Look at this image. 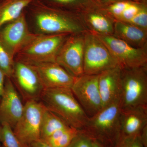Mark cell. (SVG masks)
<instances>
[{
    "label": "cell",
    "mask_w": 147,
    "mask_h": 147,
    "mask_svg": "<svg viewBox=\"0 0 147 147\" xmlns=\"http://www.w3.org/2000/svg\"><path fill=\"white\" fill-rule=\"evenodd\" d=\"M30 6L38 28L44 34H77L88 31L80 13L52 7L40 0Z\"/></svg>",
    "instance_id": "6da1fadb"
},
{
    "label": "cell",
    "mask_w": 147,
    "mask_h": 147,
    "mask_svg": "<svg viewBox=\"0 0 147 147\" xmlns=\"http://www.w3.org/2000/svg\"><path fill=\"white\" fill-rule=\"evenodd\" d=\"M40 98L47 110L59 117L69 126L80 130L86 125L89 117L70 88L45 89Z\"/></svg>",
    "instance_id": "7a4b0ae2"
},
{
    "label": "cell",
    "mask_w": 147,
    "mask_h": 147,
    "mask_svg": "<svg viewBox=\"0 0 147 147\" xmlns=\"http://www.w3.org/2000/svg\"><path fill=\"white\" fill-rule=\"evenodd\" d=\"M120 105L119 100L104 107L89 117L81 129L93 140L108 147H113L120 136Z\"/></svg>",
    "instance_id": "3957f363"
},
{
    "label": "cell",
    "mask_w": 147,
    "mask_h": 147,
    "mask_svg": "<svg viewBox=\"0 0 147 147\" xmlns=\"http://www.w3.org/2000/svg\"><path fill=\"white\" fill-rule=\"evenodd\" d=\"M120 84L122 110L147 107V65L121 67Z\"/></svg>",
    "instance_id": "277c9868"
},
{
    "label": "cell",
    "mask_w": 147,
    "mask_h": 147,
    "mask_svg": "<svg viewBox=\"0 0 147 147\" xmlns=\"http://www.w3.org/2000/svg\"><path fill=\"white\" fill-rule=\"evenodd\" d=\"M68 34H34L17 54L18 60L29 63L56 62Z\"/></svg>",
    "instance_id": "5b68a950"
},
{
    "label": "cell",
    "mask_w": 147,
    "mask_h": 147,
    "mask_svg": "<svg viewBox=\"0 0 147 147\" xmlns=\"http://www.w3.org/2000/svg\"><path fill=\"white\" fill-rule=\"evenodd\" d=\"M84 74L99 75L119 65L97 35L88 31L84 33Z\"/></svg>",
    "instance_id": "8992f818"
},
{
    "label": "cell",
    "mask_w": 147,
    "mask_h": 147,
    "mask_svg": "<svg viewBox=\"0 0 147 147\" xmlns=\"http://www.w3.org/2000/svg\"><path fill=\"white\" fill-rule=\"evenodd\" d=\"M46 108L41 101L27 100L21 118L13 127V132L27 146L40 139L41 122Z\"/></svg>",
    "instance_id": "52a82bcc"
},
{
    "label": "cell",
    "mask_w": 147,
    "mask_h": 147,
    "mask_svg": "<svg viewBox=\"0 0 147 147\" xmlns=\"http://www.w3.org/2000/svg\"><path fill=\"white\" fill-rule=\"evenodd\" d=\"M98 75L84 74L75 77L71 89L89 117L102 108L98 86Z\"/></svg>",
    "instance_id": "ba28073f"
},
{
    "label": "cell",
    "mask_w": 147,
    "mask_h": 147,
    "mask_svg": "<svg viewBox=\"0 0 147 147\" xmlns=\"http://www.w3.org/2000/svg\"><path fill=\"white\" fill-rule=\"evenodd\" d=\"M97 35L121 67L147 65V48L134 47L113 35Z\"/></svg>",
    "instance_id": "9c48e42d"
},
{
    "label": "cell",
    "mask_w": 147,
    "mask_h": 147,
    "mask_svg": "<svg viewBox=\"0 0 147 147\" xmlns=\"http://www.w3.org/2000/svg\"><path fill=\"white\" fill-rule=\"evenodd\" d=\"M84 33L70 35L56 58V62L74 77L84 74Z\"/></svg>",
    "instance_id": "30bf717a"
},
{
    "label": "cell",
    "mask_w": 147,
    "mask_h": 147,
    "mask_svg": "<svg viewBox=\"0 0 147 147\" xmlns=\"http://www.w3.org/2000/svg\"><path fill=\"white\" fill-rule=\"evenodd\" d=\"M12 77L26 101L38 100L40 98L44 88L36 71L30 64L17 60Z\"/></svg>",
    "instance_id": "8fae6325"
},
{
    "label": "cell",
    "mask_w": 147,
    "mask_h": 147,
    "mask_svg": "<svg viewBox=\"0 0 147 147\" xmlns=\"http://www.w3.org/2000/svg\"><path fill=\"white\" fill-rule=\"evenodd\" d=\"M24 11L0 31V40L13 58L31 37Z\"/></svg>",
    "instance_id": "7c38bea8"
},
{
    "label": "cell",
    "mask_w": 147,
    "mask_h": 147,
    "mask_svg": "<svg viewBox=\"0 0 147 147\" xmlns=\"http://www.w3.org/2000/svg\"><path fill=\"white\" fill-rule=\"evenodd\" d=\"M24 104L13 83L6 78L4 90L0 98V122L6 123L12 128L21 118Z\"/></svg>",
    "instance_id": "4fadbf2b"
},
{
    "label": "cell",
    "mask_w": 147,
    "mask_h": 147,
    "mask_svg": "<svg viewBox=\"0 0 147 147\" xmlns=\"http://www.w3.org/2000/svg\"><path fill=\"white\" fill-rule=\"evenodd\" d=\"M29 64L36 71L44 89L59 88H71L75 77L56 62Z\"/></svg>",
    "instance_id": "5bb4252c"
},
{
    "label": "cell",
    "mask_w": 147,
    "mask_h": 147,
    "mask_svg": "<svg viewBox=\"0 0 147 147\" xmlns=\"http://www.w3.org/2000/svg\"><path fill=\"white\" fill-rule=\"evenodd\" d=\"M80 14L89 31L99 35H113L115 20L102 7L96 4Z\"/></svg>",
    "instance_id": "9a60e30c"
},
{
    "label": "cell",
    "mask_w": 147,
    "mask_h": 147,
    "mask_svg": "<svg viewBox=\"0 0 147 147\" xmlns=\"http://www.w3.org/2000/svg\"><path fill=\"white\" fill-rule=\"evenodd\" d=\"M121 67L118 65L98 75V86L102 108L119 100Z\"/></svg>",
    "instance_id": "2e32d148"
},
{
    "label": "cell",
    "mask_w": 147,
    "mask_h": 147,
    "mask_svg": "<svg viewBox=\"0 0 147 147\" xmlns=\"http://www.w3.org/2000/svg\"><path fill=\"white\" fill-rule=\"evenodd\" d=\"M146 126L147 107L121 109L120 137H134L140 135Z\"/></svg>",
    "instance_id": "e0dca14e"
},
{
    "label": "cell",
    "mask_w": 147,
    "mask_h": 147,
    "mask_svg": "<svg viewBox=\"0 0 147 147\" xmlns=\"http://www.w3.org/2000/svg\"><path fill=\"white\" fill-rule=\"evenodd\" d=\"M113 36L134 47L147 48V30L127 22L115 21Z\"/></svg>",
    "instance_id": "ac0fdd59"
},
{
    "label": "cell",
    "mask_w": 147,
    "mask_h": 147,
    "mask_svg": "<svg viewBox=\"0 0 147 147\" xmlns=\"http://www.w3.org/2000/svg\"><path fill=\"white\" fill-rule=\"evenodd\" d=\"M34 0H3L0 1V29L19 17L24 9Z\"/></svg>",
    "instance_id": "d6986e66"
},
{
    "label": "cell",
    "mask_w": 147,
    "mask_h": 147,
    "mask_svg": "<svg viewBox=\"0 0 147 147\" xmlns=\"http://www.w3.org/2000/svg\"><path fill=\"white\" fill-rule=\"evenodd\" d=\"M68 126L59 117L46 109L41 122L40 139L45 141L56 131Z\"/></svg>",
    "instance_id": "ffe728a7"
},
{
    "label": "cell",
    "mask_w": 147,
    "mask_h": 147,
    "mask_svg": "<svg viewBox=\"0 0 147 147\" xmlns=\"http://www.w3.org/2000/svg\"><path fill=\"white\" fill-rule=\"evenodd\" d=\"M41 1L52 7L78 13L97 4L90 0H44Z\"/></svg>",
    "instance_id": "44dd1931"
},
{
    "label": "cell",
    "mask_w": 147,
    "mask_h": 147,
    "mask_svg": "<svg viewBox=\"0 0 147 147\" xmlns=\"http://www.w3.org/2000/svg\"><path fill=\"white\" fill-rule=\"evenodd\" d=\"M78 131V129L68 126L56 131L44 141L52 147H67Z\"/></svg>",
    "instance_id": "7402d4cb"
},
{
    "label": "cell",
    "mask_w": 147,
    "mask_h": 147,
    "mask_svg": "<svg viewBox=\"0 0 147 147\" xmlns=\"http://www.w3.org/2000/svg\"><path fill=\"white\" fill-rule=\"evenodd\" d=\"M0 142L3 147H29L24 144L19 140L12 128L6 123H1Z\"/></svg>",
    "instance_id": "603a6c76"
},
{
    "label": "cell",
    "mask_w": 147,
    "mask_h": 147,
    "mask_svg": "<svg viewBox=\"0 0 147 147\" xmlns=\"http://www.w3.org/2000/svg\"><path fill=\"white\" fill-rule=\"evenodd\" d=\"M14 63V58L0 40V69L6 78L12 77Z\"/></svg>",
    "instance_id": "cb8c5ba5"
},
{
    "label": "cell",
    "mask_w": 147,
    "mask_h": 147,
    "mask_svg": "<svg viewBox=\"0 0 147 147\" xmlns=\"http://www.w3.org/2000/svg\"><path fill=\"white\" fill-rule=\"evenodd\" d=\"M144 3H137L131 1L130 3L123 11L121 15L115 21L130 22L131 19L139 12Z\"/></svg>",
    "instance_id": "d4e9b609"
},
{
    "label": "cell",
    "mask_w": 147,
    "mask_h": 147,
    "mask_svg": "<svg viewBox=\"0 0 147 147\" xmlns=\"http://www.w3.org/2000/svg\"><path fill=\"white\" fill-rule=\"evenodd\" d=\"M93 140L81 130L67 147H92Z\"/></svg>",
    "instance_id": "484cf974"
},
{
    "label": "cell",
    "mask_w": 147,
    "mask_h": 147,
    "mask_svg": "<svg viewBox=\"0 0 147 147\" xmlns=\"http://www.w3.org/2000/svg\"><path fill=\"white\" fill-rule=\"evenodd\" d=\"M113 147H145L140 135L134 137H120Z\"/></svg>",
    "instance_id": "4316f807"
},
{
    "label": "cell",
    "mask_w": 147,
    "mask_h": 147,
    "mask_svg": "<svg viewBox=\"0 0 147 147\" xmlns=\"http://www.w3.org/2000/svg\"><path fill=\"white\" fill-rule=\"evenodd\" d=\"M128 23L147 30V2L143 3L139 12Z\"/></svg>",
    "instance_id": "83f0119b"
},
{
    "label": "cell",
    "mask_w": 147,
    "mask_h": 147,
    "mask_svg": "<svg viewBox=\"0 0 147 147\" xmlns=\"http://www.w3.org/2000/svg\"><path fill=\"white\" fill-rule=\"evenodd\" d=\"M6 77L1 69H0V98L2 95L4 90Z\"/></svg>",
    "instance_id": "f1b7e54d"
},
{
    "label": "cell",
    "mask_w": 147,
    "mask_h": 147,
    "mask_svg": "<svg viewBox=\"0 0 147 147\" xmlns=\"http://www.w3.org/2000/svg\"><path fill=\"white\" fill-rule=\"evenodd\" d=\"M125 0H95V3L101 7H105L113 3Z\"/></svg>",
    "instance_id": "f546056e"
},
{
    "label": "cell",
    "mask_w": 147,
    "mask_h": 147,
    "mask_svg": "<svg viewBox=\"0 0 147 147\" xmlns=\"http://www.w3.org/2000/svg\"><path fill=\"white\" fill-rule=\"evenodd\" d=\"M30 147H52L43 140L39 139L32 143L30 145Z\"/></svg>",
    "instance_id": "4dcf8cb0"
},
{
    "label": "cell",
    "mask_w": 147,
    "mask_h": 147,
    "mask_svg": "<svg viewBox=\"0 0 147 147\" xmlns=\"http://www.w3.org/2000/svg\"><path fill=\"white\" fill-rule=\"evenodd\" d=\"M92 147H108L100 143V142L93 140Z\"/></svg>",
    "instance_id": "1f68e13d"
},
{
    "label": "cell",
    "mask_w": 147,
    "mask_h": 147,
    "mask_svg": "<svg viewBox=\"0 0 147 147\" xmlns=\"http://www.w3.org/2000/svg\"><path fill=\"white\" fill-rule=\"evenodd\" d=\"M131 1L137 3H143L147 2V0H131Z\"/></svg>",
    "instance_id": "d6a6232c"
},
{
    "label": "cell",
    "mask_w": 147,
    "mask_h": 147,
    "mask_svg": "<svg viewBox=\"0 0 147 147\" xmlns=\"http://www.w3.org/2000/svg\"><path fill=\"white\" fill-rule=\"evenodd\" d=\"M90 1H92L94 2L95 3V0H90Z\"/></svg>",
    "instance_id": "836d02e7"
},
{
    "label": "cell",
    "mask_w": 147,
    "mask_h": 147,
    "mask_svg": "<svg viewBox=\"0 0 147 147\" xmlns=\"http://www.w3.org/2000/svg\"><path fill=\"white\" fill-rule=\"evenodd\" d=\"M1 142H0V147H1Z\"/></svg>",
    "instance_id": "e575fe53"
},
{
    "label": "cell",
    "mask_w": 147,
    "mask_h": 147,
    "mask_svg": "<svg viewBox=\"0 0 147 147\" xmlns=\"http://www.w3.org/2000/svg\"><path fill=\"white\" fill-rule=\"evenodd\" d=\"M1 147H3L2 146H1Z\"/></svg>",
    "instance_id": "d590c367"
},
{
    "label": "cell",
    "mask_w": 147,
    "mask_h": 147,
    "mask_svg": "<svg viewBox=\"0 0 147 147\" xmlns=\"http://www.w3.org/2000/svg\"><path fill=\"white\" fill-rule=\"evenodd\" d=\"M3 1V0H0V1Z\"/></svg>",
    "instance_id": "8d00e7d4"
},
{
    "label": "cell",
    "mask_w": 147,
    "mask_h": 147,
    "mask_svg": "<svg viewBox=\"0 0 147 147\" xmlns=\"http://www.w3.org/2000/svg\"><path fill=\"white\" fill-rule=\"evenodd\" d=\"M29 147H30V146H29Z\"/></svg>",
    "instance_id": "74e56055"
}]
</instances>
